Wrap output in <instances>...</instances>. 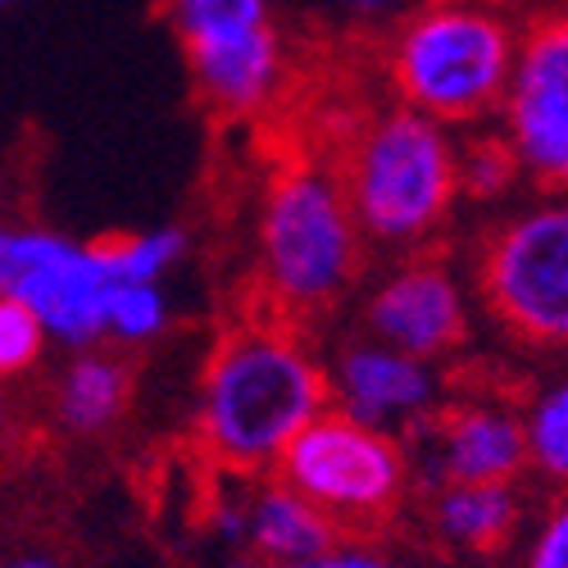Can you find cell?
Returning a JSON list of instances; mask_svg holds the SVG:
<instances>
[{"instance_id": "cell-1", "label": "cell", "mask_w": 568, "mask_h": 568, "mask_svg": "<svg viewBox=\"0 0 568 568\" xmlns=\"http://www.w3.org/2000/svg\"><path fill=\"white\" fill-rule=\"evenodd\" d=\"M327 409V373L292 327L246 323L223 337L201 392V442L227 468L277 464L287 442Z\"/></svg>"}, {"instance_id": "cell-2", "label": "cell", "mask_w": 568, "mask_h": 568, "mask_svg": "<svg viewBox=\"0 0 568 568\" xmlns=\"http://www.w3.org/2000/svg\"><path fill=\"white\" fill-rule=\"evenodd\" d=\"M355 227L373 246H418L459 201V155L450 128L392 105L373 114L337 173Z\"/></svg>"}, {"instance_id": "cell-3", "label": "cell", "mask_w": 568, "mask_h": 568, "mask_svg": "<svg viewBox=\"0 0 568 568\" xmlns=\"http://www.w3.org/2000/svg\"><path fill=\"white\" fill-rule=\"evenodd\" d=\"M364 236L333 169H282L260 205V277L287 314H323L359 273Z\"/></svg>"}, {"instance_id": "cell-4", "label": "cell", "mask_w": 568, "mask_h": 568, "mask_svg": "<svg viewBox=\"0 0 568 568\" xmlns=\"http://www.w3.org/2000/svg\"><path fill=\"white\" fill-rule=\"evenodd\" d=\"M514 28L478 0H437L414 10L392 45V82L400 105L437 123H473L500 105Z\"/></svg>"}, {"instance_id": "cell-5", "label": "cell", "mask_w": 568, "mask_h": 568, "mask_svg": "<svg viewBox=\"0 0 568 568\" xmlns=\"http://www.w3.org/2000/svg\"><path fill=\"white\" fill-rule=\"evenodd\" d=\"M114 287L119 277L101 242H73L51 227H0V292L41 323L45 342L97 346Z\"/></svg>"}, {"instance_id": "cell-6", "label": "cell", "mask_w": 568, "mask_h": 568, "mask_svg": "<svg viewBox=\"0 0 568 568\" xmlns=\"http://www.w3.org/2000/svg\"><path fill=\"white\" fill-rule=\"evenodd\" d=\"M478 292L509 337L537 351L568 337V210L532 205L500 223L478 255Z\"/></svg>"}, {"instance_id": "cell-7", "label": "cell", "mask_w": 568, "mask_h": 568, "mask_svg": "<svg viewBox=\"0 0 568 568\" xmlns=\"http://www.w3.org/2000/svg\"><path fill=\"white\" fill-rule=\"evenodd\" d=\"M277 473L282 487L327 518H373L400 500L409 468L392 433H377L342 409H323L277 455Z\"/></svg>"}, {"instance_id": "cell-8", "label": "cell", "mask_w": 568, "mask_h": 568, "mask_svg": "<svg viewBox=\"0 0 568 568\" xmlns=\"http://www.w3.org/2000/svg\"><path fill=\"white\" fill-rule=\"evenodd\" d=\"M500 105V136L518 155V169L559 192L568 182V28L559 14L518 37Z\"/></svg>"}, {"instance_id": "cell-9", "label": "cell", "mask_w": 568, "mask_h": 568, "mask_svg": "<svg viewBox=\"0 0 568 568\" xmlns=\"http://www.w3.org/2000/svg\"><path fill=\"white\" fill-rule=\"evenodd\" d=\"M364 323L373 342L433 364L468 337L464 287L446 264L409 260L373 287Z\"/></svg>"}, {"instance_id": "cell-10", "label": "cell", "mask_w": 568, "mask_h": 568, "mask_svg": "<svg viewBox=\"0 0 568 568\" xmlns=\"http://www.w3.org/2000/svg\"><path fill=\"white\" fill-rule=\"evenodd\" d=\"M327 396H337L342 414L387 433L392 423H414L433 409L437 377L428 359H414L405 351L364 337L337 355L333 373H327Z\"/></svg>"}, {"instance_id": "cell-11", "label": "cell", "mask_w": 568, "mask_h": 568, "mask_svg": "<svg viewBox=\"0 0 568 568\" xmlns=\"http://www.w3.org/2000/svg\"><path fill=\"white\" fill-rule=\"evenodd\" d=\"M182 55L201 97L223 114H255L282 87V41L273 23L214 41H192L182 45Z\"/></svg>"}, {"instance_id": "cell-12", "label": "cell", "mask_w": 568, "mask_h": 568, "mask_svg": "<svg viewBox=\"0 0 568 568\" xmlns=\"http://www.w3.org/2000/svg\"><path fill=\"white\" fill-rule=\"evenodd\" d=\"M528 464L524 423L496 405H464L442 418L437 428V478L450 483H514Z\"/></svg>"}, {"instance_id": "cell-13", "label": "cell", "mask_w": 568, "mask_h": 568, "mask_svg": "<svg viewBox=\"0 0 568 568\" xmlns=\"http://www.w3.org/2000/svg\"><path fill=\"white\" fill-rule=\"evenodd\" d=\"M246 541L268 564H296V559H310V555H323L327 546H337V528L305 496L273 483L246 505Z\"/></svg>"}, {"instance_id": "cell-14", "label": "cell", "mask_w": 568, "mask_h": 568, "mask_svg": "<svg viewBox=\"0 0 568 568\" xmlns=\"http://www.w3.org/2000/svg\"><path fill=\"white\" fill-rule=\"evenodd\" d=\"M433 514L442 537L473 550H496L518 524V496L509 483H450L442 487Z\"/></svg>"}, {"instance_id": "cell-15", "label": "cell", "mask_w": 568, "mask_h": 568, "mask_svg": "<svg viewBox=\"0 0 568 568\" xmlns=\"http://www.w3.org/2000/svg\"><path fill=\"white\" fill-rule=\"evenodd\" d=\"M128 405V368L110 355L97 351H82L64 377H60V392H55V409L60 423L73 433H101L123 414Z\"/></svg>"}, {"instance_id": "cell-16", "label": "cell", "mask_w": 568, "mask_h": 568, "mask_svg": "<svg viewBox=\"0 0 568 568\" xmlns=\"http://www.w3.org/2000/svg\"><path fill=\"white\" fill-rule=\"evenodd\" d=\"M110 255V268L119 282H164L192 251V236L182 227H146L132 236H114L101 242Z\"/></svg>"}, {"instance_id": "cell-17", "label": "cell", "mask_w": 568, "mask_h": 568, "mask_svg": "<svg viewBox=\"0 0 568 568\" xmlns=\"http://www.w3.org/2000/svg\"><path fill=\"white\" fill-rule=\"evenodd\" d=\"M169 19H173V32L182 45L273 23L268 0H169Z\"/></svg>"}, {"instance_id": "cell-18", "label": "cell", "mask_w": 568, "mask_h": 568, "mask_svg": "<svg viewBox=\"0 0 568 568\" xmlns=\"http://www.w3.org/2000/svg\"><path fill=\"white\" fill-rule=\"evenodd\" d=\"M169 327V296L164 282H119L110 296L105 337L123 346H146Z\"/></svg>"}, {"instance_id": "cell-19", "label": "cell", "mask_w": 568, "mask_h": 568, "mask_svg": "<svg viewBox=\"0 0 568 568\" xmlns=\"http://www.w3.org/2000/svg\"><path fill=\"white\" fill-rule=\"evenodd\" d=\"M524 423V450L528 459L550 473V478H564L568 473V392L564 387H550L532 400L528 418Z\"/></svg>"}, {"instance_id": "cell-20", "label": "cell", "mask_w": 568, "mask_h": 568, "mask_svg": "<svg viewBox=\"0 0 568 568\" xmlns=\"http://www.w3.org/2000/svg\"><path fill=\"white\" fill-rule=\"evenodd\" d=\"M455 155H459V196H473V201L505 196L514 178L524 173L505 136H478L468 141V151H455Z\"/></svg>"}, {"instance_id": "cell-21", "label": "cell", "mask_w": 568, "mask_h": 568, "mask_svg": "<svg viewBox=\"0 0 568 568\" xmlns=\"http://www.w3.org/2000/svg\"><path fill=\"white\" fill-rule=\"evenodd\" d=\"M45 333H41V323L14 301L0 292V383H10V377L28 373L41 355H45Z\"/></svg>"}, {"instance_id": "cell-22", "label": "cell", "mask_w": 568, "mask_h": 568, "mask_svg": "<svg viewBox=\"0 0 568 568\" xmlns=\"http://www.w3.org/2000/svg\"><path fill=\"white\" fill-rule=\"evenodd\" d=\"M273 568H396V564L377 550H364V546H327L323 555H310L296 564H273Z\"/></svg>"}, {"instance_id": "cell-23", "label": "cell", "mask_w": 568, "mask_h": 568, "mask_svg": "<svg viewBox=\"0 0 568 568\" xmlns=\"http://www.w3.org/2000/svg\"><path fill=\"white\" fill-rule=\"evenodd\" d=\"M528 568H568V514L564 509H555L546 518V528L537 532Z\"/></svg>"}, {"instance_id": "cell-24", "label": "cell", "mask_w": 568, "mask_h": 568, "mask_svg": "<svg viewBox=\"0 0 568 568\" xmlns=\"http://www.w3.org/2000/svg\"><path fill=\"white\" fill-rule=\"evenodd\" d=\"M333 6H342V10H351V14L373 19V14H387L392 6H400V0H333Z\"/></svg>"}, {"instance_id": "cell-25", "label": "cell", "mask_w": 568, "mask_h": 568, "mask_svg": "<svg viewBox=\"0 0 568 568\" xmlns=\"http://www.w3.org/2000/svg\"><path fill=\"white\" fill-rule=\"evenodd\" d=\"M10 568H55L51 559H41V555H32V559H14Z\"/></svg>"}, {"instance_id": "cell-26", "label": "cell", "mask_w": 568, "mask_h": 568, "mask_svg": "<svg viewBox=\"0 0 568 568\" xmlns=\"http://www.w3.org/2000/svg\"><path fill=\"white\" fill-rule=\"evenodd\" d=\"M6 418H10V409H6V396H0V437H6Z\"/></svg>"}, {"instance_id": "cell-27", "label": "cell", "mask_w": 568, "mask_h": 568, "mask_svg": "<svg viewBox=\"0 0 568 568\" xmlns=\"http://www.w3.org/2000/svg\"><path fill=\"white\" fill-rule=\"evenodd\" d=\"M6 6H10V0H0V10H6Z\"/></svg>"}, {"instance_id": "cell-28", "label": "cell", "mask_w": 568, "mask_h": 568, "mask_svg": "<svg viewBox=\"0 0 568 568\" xmlns=\"http://www.w3.org/2000/svg\"><path fill=\"white\" fill-rule=\"evenodd\" d=\"M0 227H6V223H0Z\"/></svg>"}]
</instances>
